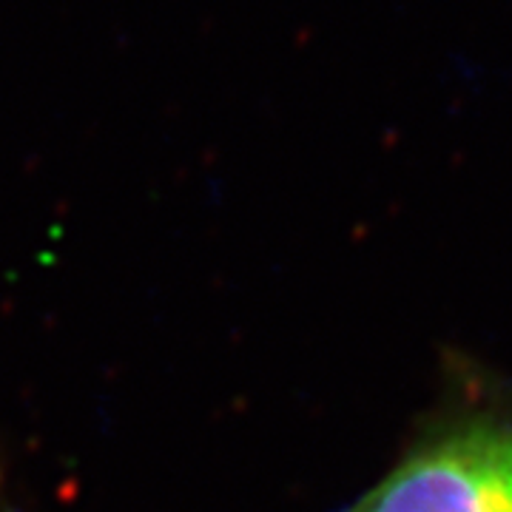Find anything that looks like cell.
<instances>
[{
	"label": "cell",
	"instance_id": "obj_1",
	"mask_svg": "<svg viewBox=\"0 0 512 512\" xmlns=\"http://www.w3.org/2000/svg\"><path fill=\"white\" fill-rule=\"evenodd\" d=\"M348 512H512V419L444 424Z\"/></svg>",
	"mask_w": 512,
	"mask_h": 512
}]
</instances>
